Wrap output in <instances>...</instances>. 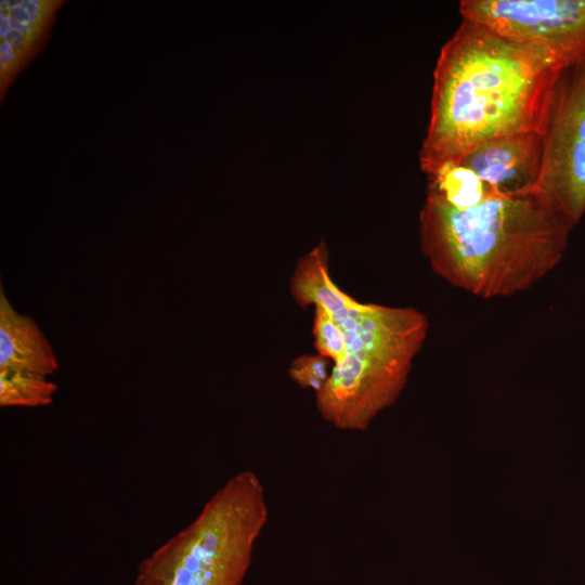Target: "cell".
I'll list each match as a JSON object with an SVG mask.
<instances>
[{"mask_svg": "<svg viewBox=\"0 0 585 585\" xmlns=\"http://www.w3.org/2000/svg\"><path fill=\"white\" fill-rule=\"evenodd\" d=\"M568 66L548 49L511 41L463 20L442 46L433 72L421 170L459 160L493 139L543 135Z\"/></svg>", "mask_w": 585, "mask_h": 585, "instance_id": "cell-1", "label": "cell"}, {"mask_svg": "<svg viewBox=\"0 0 585 585\" xmlns=\"http://www.w3.org/2000/svg\"><path fill=\"white\" fill-rule=\"evenodd\" d=\"M419 225L434 273L485 299L512 296L542 280L562 259L573 229L537 187L494 194L467 209L427 192Z\"/></svg>", "mask_w": 585, "mask_h": 585, "instance_id": "cell-2", "label": "cell"}, {"mask_svg": "<svg viewBox=\"0 0 585 585\" xmlns=\"http://www.w3.org/2000/svg\"><path fill=\"white\" fill-rule=\"evenodd\" d=\"M289 291L302 308L324 309L344 337L342 358L315 394L318 413L338 429L365 430L403 390L428 334L426 315L348 295L330 276L323 242L299 259Z\"/></svg>", "mask_w": 585, "mask_h": 585, "instance_id": "cell-3", "label": "cell"}, {"mask_svg": "<svg viewBox=\"0 0 585 585\" xmlns=\"http://www.w3.org/2000/svg\"><path fill=\"white\" fill-rule=\"evenodd\" d=\"M268 520L259 476L239 471L140 563L134 585H242Z\"/></svg>", "mask_w": 585, "mask_h": 585, "instance_id": "cell-4", "label": "cell"}, {"mask_svg": "<svg viewBox=\"0 0 585 585\" xmlns=\"http://www.w3.org/2000/svg\"><path fill=\"white\" fill-rule=\"evenodd\" d=\"M536 187L572 227L585 214V56L568 66L558 82Z\"/></svg>", "mask_w": 585, "mask_h": 585, "instance_id": "cell-5", "label": "cell"}, {"mask_svg": "<svg viewBox=\"0 0 585 585\" xmlns=\"http://www.w3.org/2000/svg\"><path fill=\"white\" fill-rule=\"evenodd\" d=\"M459 13L500 37L548 49L569 65L585 56V0H461Z\"/></svg>", "mask_w": 585, "mask_h": 585, "instance_id": "cell-6", "label": "cell"}, {"mask_svg": "<svg viewBox=\"0 0 585 585\" xmlns=\"http://www.w3.org/2000/svg\"><path fill=\"white\" fill-rule=\"evenodd\" d=\"M543 157V135L518 133L486 141L459 160L472 169L495 194L536 188Z\"/></svg>", "mask_w": 585, "mask_h": 585, "instance_id": "cell-7", "label": "cell"}, {"mask_svg": "<svg viewBox=\"0 0 585 585\" xmlns=\"http://www.w3.org/2000/svg\"><path fill=\"white\" fill-rule=\"evenodd\" d=\"M61 3L54 0L1 1V94L43 46Z\"/></svg>", "mask_w": 585, "mask_h": 585, "instance_id": "cell-8", "label": "cell"}, {"mask_svg": "<svg viewBox=\"0 0 585 585\" xmlns=\"http://www.w3.org/2000/svg\"><path fill=\"white\" fill-rule=\"evenodd\" d=\"M0 367L49 376L58 368L54 351L31 316L21 315L0 288Z\"/></svg>", "mask_w": 585, "mask_h": 585, "instance_id": "cell-9", "label": "cell"}, {"mask_svg": "<svg viewBox=\"0 0 585 585\" xmlns=\"http://www.w3.org/2000/svg\"><path fill=\"white\" fill-rule=\"evenodd\" d=\"M425 173L427 192L457 209L474 207L495 194L472 169L457 160L440 162Z\"/></svg>", "mask_w": 585, "mask_h": 585, "instance_id": "cell-10", "label": "cell"}, {"mask_svg": "<svg viewBox=\"0 0 585 585\" xmlns=\"http://www.w3.org/2000/svg\"><path fill=\"white\" fill-rule=\"evenodd\" d=\"M47 377L26 369L0 367V405L36 407L51 404L57 386Z\"/></svg>", "mask_w": 585, "mask_h": 585, "instance_id": "cell-11", "label": "cell"}, {"mask_svg": "<svg viewBox=\"0 0 585 585\" xmlns=\"http://www.w3.org/2000/svg\"><path fill=\"white\" fill-rule=\"evenodd\" d=\"M312 333L317 354L334 364L339 362L344 353L343 333L321 307H314Z\"/></svg>", "mask_w": 585, "mask_h": 585, "instance_id": "cell-12", "label": "cell"}, {"mask_svg": "<svg viewBox=\"0 0 585 585\" xmlns=\"http://www.w3.org/2000/svg\"><path fill=\"white\" fill-rule=\"evenodd\" d=\"M330 361L320 354H303L292 361L289 375L302 388H310L316 394L327 381Z\"/></svg>", "mask_w": 585, "mask_h": 585, "instance_id": "cell-13", "label": "cell"}]
</instances>
